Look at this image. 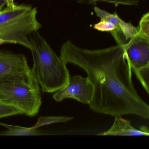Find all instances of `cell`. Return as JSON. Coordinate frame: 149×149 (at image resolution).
Instances as JSON below:
<instances>
[{"label": "cell", "instance_id": "6da1fadb", "mask_svg": "<svg viewBox=\"0 0 149 149\" xmlns=\"http://www.w3.org/2000/svg\"><path fill=\"white\" fill-rule=\"evenodd\" d=\"M60 58L85 71L94 87L90 108L112 116L134 115L149 119V105L137 93L133 85L132 69L123 46L89 50L70 40L62 45Z\"/></svg>", "mask_w": 149, "mask_h": 149}, {"label": "cell", "instance_id": "7a4b0ae2", "mask_svg": "<svg viewBox=\"0 0 149 149\" xmlns=\"http://www.w3.org/2000/svg\"><path fill=\"white\" fill-rule=\"evenodd\" d=\"M33 66L32 71L43 91L53 93L67 85L70 78L65 64L39 32L29 36Z\"/></svg>", "mask_w": 149, "mask_h": 149}, {"label": "cell", "instance_id": "3957f363", "mask_svg": "<svg viewBox=\"0 0 149 149\" xmlns=\"http://www.w3.org/2000/svg\"><path fill=\"white\" fill-rule=\"evenodd\" d=\"M0 101L21 115H36L42 105L40 85L30 68L0 77Z\"/></svg>", "mask_w": 149, "mask_h": 149}, {"label": "cell", "instance_id": "277c9868", "mask_svg": "<svg viewBox=\"0 0 149 149\" xmlns=\"http://www.w3.org/2000/svg\"><path fill=\"white\" fill-rule=\"evenodd\" d=\"M37 8L14 1L0 11V45L18 44L31 50L29 36L38 32L42 24L37 18Z\"/></svg>", "mask_w": 149, "mask_h": 149}, {"label": "cell", "instance_id": "5b68a950", "mask_svg": "<svg viewBox=\"0 0 149 149\" xmlns=\"http://www.w3.org/2000/svg\"><path fill=\"white\" fill-rule=\"evenodd\" d=\"M93 94V85L89 78L75 75L70 78L67 85L57 91L53 98L58 102L65 99H72L89 105Z\"/></svg>", "mask_w": 149, "mask_h": 149}, {"label": "cell", "instance_id": "8992f818", "mask_svg": "<svg viewBox=\"0 0 149 149\" xmlns=\"http://www.w3.org/2000/svg\"><path fill=\"white\" fill-rule=\"evenodd\" d=\"M123 46L124 55L132 71H140L149 65V37L138 31Z\"/></svg>", "mask_w": 149, "mask_h": 149}, {"label": "cell", "instance_id": "52a82bcc", "mask_svg": "<svg viewBox=\"0 0 149 149\" xmlns=\"http://www.w3.org/2000/svg\"><path fill=\"white\" fill-rule=\"evenodd\" d=\"M94 10L101 20L111 22L116 26V29L110 33L118 45L126 44L138 32V28L131 22H126L123 20L116 12L112 14L96 6L94 8Z\"/></svg>", "mask_w": 149, "mask_h": 149}, {"label": "cell", "instance_id": "ba28073f", "mask_svg": "<svg viewBox=\"0 0 149 149\" xmlns=\"http://www.w3.org/2000/svg\"><path fill=\"white\" fill-rule=\"evenodd\" d=\"M30 68L24 55L0 51V77L22 71Z\"/></svg>", "mask_w": 149, "mask_h": 149}, {"label": "cell", "instance_id": "9c48e42d", "mask_svg": "<svg viewBox=\"0 0 149 149\" xmlns=\"http://www.w3.org/2000/svg\"><path fill=\"white\" fill-rule=\"evenodd\" d=\"M98 135L149 136V130L143 127L140 130H138L131 125L129 120L122 118L121 116H116L114 122L112 127L106 132L99 133Z\"/></svg>", "mask_w": 149, "mask_h": 149}, {"label": "cell", "instance_id": "30bf717a", "mask_svg": "<svg viewBox=\"0 0 149 149\" xmlns=\"http://www.w3.org/2000/svg\"><path fill=\"white\" fill-rule=\"evenodd\" d=\"M7 128V130L0 133V136H41L47 134L42 130L33 126L31 127H24L18 126H10L1 124Z\"/></svg>", "mask_w": 149, "mask_h": 149}, {"label": "cell", "instance_id": "8fae6325", "mask_svg": "<svg viewBox=\"0 0 149 149\" xmlns=\"http://www.w3.org/2000/svg\"><path fill=\"white\" fill-rule=\"evenodd\" d=\"M73 119V117H67V116L40 117L38 118L37 122L34 127L37 128H38L42 126L50 125L54 123L66 122L71 120Z\"/></svg>", "mask_w": 149, "mask_h": 149}, {"label": "cell", "instance_id": "7c38bea8", "mask_svg": "<svg viewBox=\"0 0 149 149\" xmlns=\"http://www.w3.org/2000/svg\"><path fill=\"white\" fill-rule=\"evenodd\" d=\"M98 2L108 3L118 5H128V6H136L140 3L139 0H79L78 2L81 3L94 4Z\"/></svg>", "mask_w": 149, "mask_h": 149}, {"label": "cell", "instance_id": "4fadbf2b", "mask_svg": "<svg viewBox=\"0 0 149 149\" xmlns=\"http://www.w3.org/2000/svg\"><path fill=\"white\" fill-rule=\"evenodd\" d=\"M134 73L141 84L149 94V65L145 68Z\"/></svg>", "mask_w": 149, "mask_h": 149}, {"label": "cell", "instance_id": "5bb4252c", "mask_svg": "<svg viewBox=\"0 0 149 149\" xmlns=\"http://www.w3.org/2000/svg\"><path fill=\"white\" fill-rule=\"evenodd\" d=\"M17 115H21L19 110L0 101V119Z\"/></svg>", "mask_w": 149, "mask_h": 149}, {"label": "cell", "instance_id": "9a60e30c", "mask_svg": "<svg viewBox=\"0 0 149 149\" xmlns=\"http://www.w3.org/2000/svg\"><path fill=\"white\" fill-rule=\"evenodd\" d=\"M93 27L95 29L102 32H110L117 29L111 22L103 20H100L99 22L95 24Z\"/></svg>", "mask_w": 149, "mask_h": 149}, {"label": "cell", "instance_id": "2e32d148", "mask_svg": "<svg viewBox=\"0 0 149 149\" xmlns=\"http://www.w3.org/2000/svg\"><path fill=\"white\" fill-rule=\"evenodd\" d=\"M138 29V31L149 37V12L142 17Z\"/></svg>", "mask_w": 149, "mask_h": 149}, {"label": "cell", "instance_id": "e0dca14e", "mask_svg": "<svg viewBox=\"0 0 149 149\" xmlns=\"http://www.w3.org/2000/svg\"><path fill=\"white\" fill-rule=\"evenodd\" d=\"M14 0H0V11L3 9L8 3Z\"/></svg>", "mask_w": 149, "mask_h": 149}]
</instances>
